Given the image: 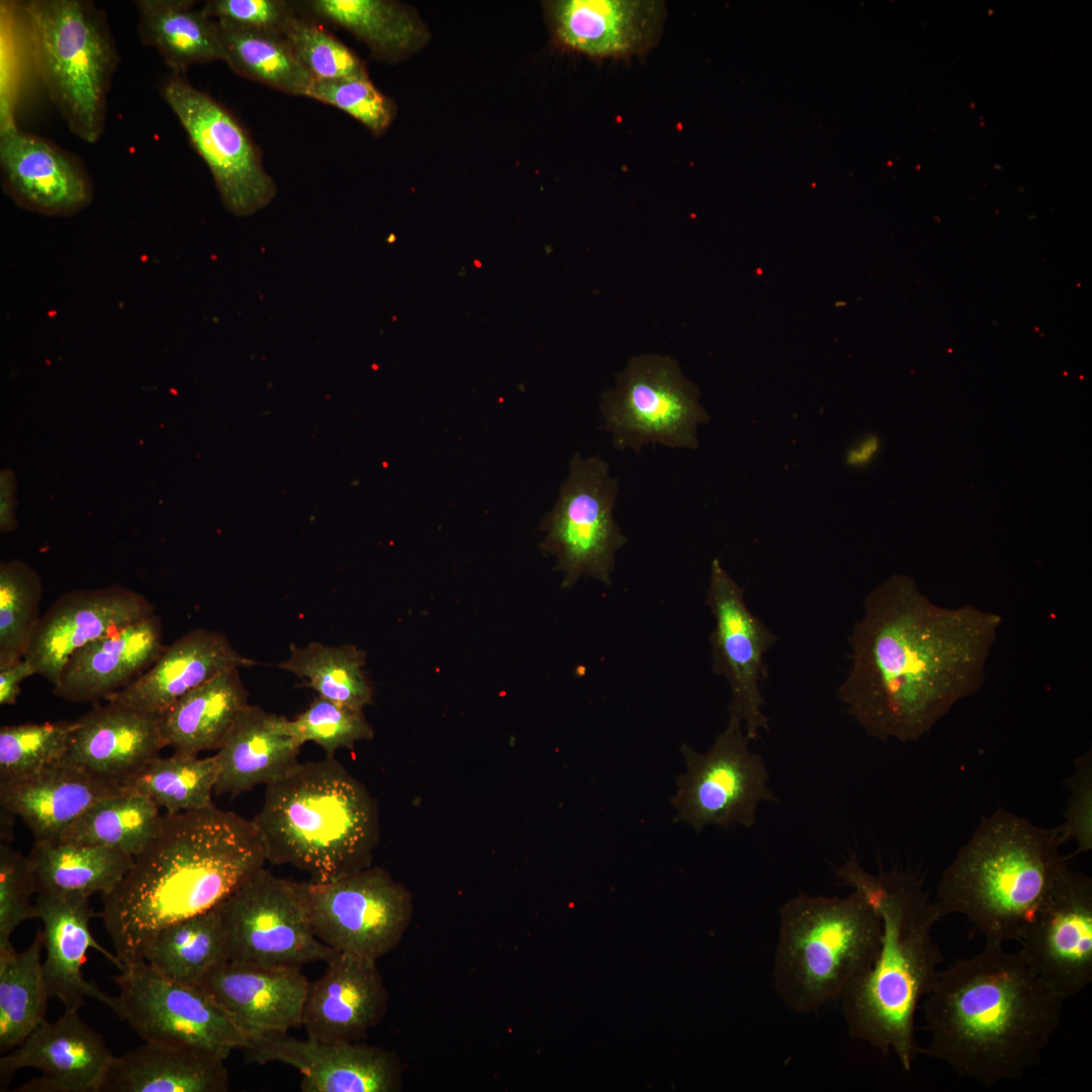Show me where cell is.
<instances>
[{
    "mask_svg": "<svg viewBox=\"0 0 1092 1092\" xmlns=\"http://www.w3.org/2000/svg\"><path fill=\"white\" fill-rule=\"evenodd\" d=\"M1001 622L972 605L940 607L892 574L864 600L838 698L871 737L917 741L981 689Z\"/></svg>",
    "mask_w": 1092,
    "mask_h": 1092,
    "instance_id": "obj_1",
    "label": "cell"
},
{
    "mask_svg": "<svg viewBox=\"0 0 1092 1092\" xmlns=\"http://www.w3.org/2000/svg\"><path fill=\"white\" fill-rule=\"evenodd\" d=\"M267 861L252 820L206 808L163 816L100 916L123 966L143 963L164 928L220 905Z\"/></svg>",
    "mask_w": 1092,
    "mask_h": 1092,
    "instance_id": "obj_2",
    "label": "cell"
},
{
    "mask_svg": "<svg viewBox=\"0 0 1092 1092\" xmlns=\"http://www.w3.org/2000/svg\"><path fill=\"white\" fill-rule=\"evenodd\" d=\"M1066 998L1018 951L985 941L975 956L938 972L923 998L930 1037L922 1054L988 1088L1040 1064Z\"/></svg>",
    "mask_w": 1092,
    "mask_h": 1092,
    "instance_id": "obj_3",
    "label": "cell"
},
{
    "mask_svg": "<svg viewBox=\"0 0 1092 1092\" xmlns=\"http://www.w3.org/2000/svg\"><path fill=\"white\" fill-rule=\"evenodd\" d=\"M837 879L880 915L882 938L871 968L838 1000L848 1033L893 1053L909 1072L922 1054L915 1036L919 1003L931 990L943 961L932 931L941 918L934 900L911 872L872 874L852 855Z\"/></svg>",
    "mask_w": 1092,
    "mask_h": 1092,
    "instance_id": "obj_4",
    "label": "cell"
},
{
    "mask_svg": "<svg viewBox=\"0 0 1092 1092\" xmlns=\"http://www.w3.org/2000/svg\"><path fill=\"white\" fill-rule=\"evenodd\" d=\"M1055 828L997 809L980 821L944 869L934 903L940 917L969 918L985 941L1018 940L1068 869Z\"/></svg>",
    "mask_w": 1092,
    "mask_h": 1092,
    "instance_id": "obj_5",
    "label": "cell"
},
{
    "mask_svg": "<svg viewBox=\"0 0 1092 1092\" xmlns=\"http://www.w3.org/2000/svg\"><path fill=\"white\" fill-rule=\"evenodd\" d=\"M267 861L326 882L369 866L378 837L376 803L335 757L298 762L266 786L252 819Z\"/></svg>",
    "mask_w": 1092,
    "mask_h": 1092,
    "instance_id": "obj_6",
    "label": "cell"
},
{
    "mask_svg": "<svg viewBox=\"0 0 1092 1092\" xmlns=\"http://www.w3.org/2000/svg\"><path fill=\"white\" fill-rule=\"evenodd\" d=\"M774 985L793 1011L838 1001L873 965L881 945L878 912L856 892L799 893L779 910Z\"/></svg>",
    "mask_w": 1092,
    "mask_h": 1092,
    "instance_id": "obj_7",
    "label": "cell"
},
{
    "mask_svg": "<svg viewBox=\"0 0 1092 1092\" xmlns=\"http://www.w3.org/2000/svg\"><path fill=\"white\" fill-rule=\"evenodd\" d=\"M37 72L69 128L86 143L103 131L117 52L105 18L81 0L25 5Z\"/></svg>",
    "mask_w": 1092,
    "mask_h": 1092,
    "instance_id": "obj_8",
    "label": "cell"
},
{
    "mask_svg": "<svg viewBox=\"0 0 1092 1092\" xmlns=\"http://www.w3.org/2000/svg\"><path fill=\"white\" fill-rule=\"evenodd\" d=\"M698 387L670 356L633 357L604 393L601 412L613 445L639 453L646 444L697 449L698 428L709 421Z\"/></svg>",
    "mask_w": 1092,
    "mask_h": 1092,
    "instance_id": "obj_9",
    "label": "cell"
},
{
    "mask_svg": "<svg viewBox=\"0 0 1092 1092\" xmlns=\"http://www.w3.org/2000/svg\"><path fill=\"white\" fill-rule=\"evenodd\" d=\"M742 722L730 716L711 748L701 753L688 744L680 747L687 771L676 778L671 804L674 821L698 833L714 825L727 829L751 828L760 803L777 802L762 756L750 749Z\"/></svg>",
    "mask_w": 1092,
    "mask_h": 1092,
    "instance_id": "obj_10",
    "label": "cell"
},
{
    "mask_svg": "<svg viewBox=\"0 0 1092 1092\" xmlns=\"http://www.w3.org/2000/svg\"><path fill=\"white\" fill-rule=\"evenodd\" d=\"M230 961L272 968L328 962L337 952L312 928L301 883L262 868L220 904Z\"/></svg>",
    "mask_w": 1092,
    "mask_h": 1092,
    "instance_id": "obj_11",
    "label": "cell"
},
{
    "mask_svg": "<svg viewBox=\"0 0 1092 1092\" xmlns=\"http://www.w3.org/2000/svg\"><path fill=\"white\" fill-rule=\"evenodd\" d=\"M301 884L315 935L336 952L377 961L399 943L411 921L410 894L379 868Z\"/></svg>",
    "mask_w": 1092,
    "mask_h": 1092,
    "instance_id": "obj_12",
    "label": "cell"
},
{
    "mask_svg": "<svg viewBox=\"0 0 1092 1092\" xmlns=\"http://www.w3.org/2000/svg\"><path fill=\"white\" fill-rule=\"evenodd\" d=\"M618 491V480L606 460L578 453L572 458L557 500L543 521L542 547L557 557L564 585L574 584L581 575L611 583L615 555L627 542L613 516Z\"/></svg>",
    "mask_w": 1092,
    "mask_h": 1092,
    "instance_id": "obj_13",
    "label": "cell"
},
{
    "mask_svg": "<svg viewBox=\"0 0 1092 1092\" xmlns=\"http://www.w3.org/2000/svg\"><path fill=\"white\" fill-rule=\"evenodd\" d=\"M116 1014L145 1041L186 1045L225 1060L251 1041L200 988L169 980L143 962L115 978Z\"/></svg>",
    "mask_w": 1092,
    "mask_h": 1092,
    "instance_id": "obj_14",
    "label": "cell"
},
{
    "mask_svg": "<svg viewBox=\"0 0 1092 1092\" xmlns=\"http://www.w3.org/2000/svg\"><path fill=\"white\" fill-rule=\"evenodd\" d=\"M162 95L208 167L224 206L238 216L266 207L276 195V184L234 114L179 74L166 79Z\"/></svg>",
    "mask_w": 1092,
    "mask_h": 1092,
    "instance_id": "obj_15",
    "label": "cell"
},
{
    "mask_svg": "<svg viewBox=\"0 0 1092 1092\" xmlns=\"http://www.w3.org/2000/svg\"><path fill=\"white\" fill-rule=\"evenodd\" d=\"M707 605L715 619L711 633L712 670L730 688V716L738 718L750 740L769 730L760 682L766 677L764 654L777 636L747 607L744 589L715 558Z\"/></svg>",
    "mask_w": 1092,
    "mask_h": 1092,
    "instance_id": "obj_16",
    "label": "cell"
},
{
    "mask_svg": "<svg viewBox=\"0 0 1092 1092\" xmlns=\"http://www.w3.org/2000/svg\"><path fill=\"white\" fill-rule=\"evenodd\" d=\"M1018 941L1040 980L1066 999L1083 991L1092 982V879L1068 868Z\"/></svg>",
    "mask_w": 1092,
    "mask_h": 1092,
    "instance_id": "obj_17",
    "label": "cell"
},
{
    "mask_svg": "<svg viewBox=\"0 0 1092 1092\" xmlns=\"http://www.w3.org/2000/svg\"><path fill=\"white\" fill-rule=\"evenodd\" d=\"M155 613L148 598L119 584L67 592L41 615L24 659L55 687L77 650Z\"/></svg>",
    "mask_w": 1092,
    "mask_h": 1092,
    "instance_id": "obj_18",
    "label": "cell"
},
{
    "mask_svg": "<svg viewBox=\"0 0 1092 1092\" xmlns=\"http://www.w3.org/2000/svg\"><path fill=\"white\" fill-rule=\"evenodd\" d=\"M252 1062H279L298 1070L303 1092H392L400 1087V1068L389 1052L357 1041L298 1039L287 1032L251 1041Z\"/></svg>",
    "mask_w": 1092,
    "mask_h": 1092,
    "instance_id": "obj_19",
    "label": "cell"
},
{
    "mask_svg": "<svg viewBox=\"0 0 1092 1092\" xmlns=\"http://www.w3.org/2000/svg\"><path fill=\"white\" fill-rule=\"evenodd\" d=\"M114 1056L102 1035L66 1009L55 1022L43 1021L18 1048L0 1059L2 1082L19 1069L41 1077L21 1091L101 1092Z\"/></svg>",
    "mask_w": 1092,
    "mask_h": 1092,
    "instance_id": "obj_20",
    "label": "cell"
},
{
    "mask_svg": "<svg viewBox=\"0 0 1092 1092\" xmlns=\"http://www.w3.org/2000/svg\"><path fill=\"white\" fill-rule=\"evenodd\" d=\"M557 44L593 59L640 56L658 41L666 15L657 0H555L543 3Z\"/></svg>",
    "mask_w": 1092,
    "mask_h": 1092,
    "instance_id": "obj_21",
    "label": "cell"
},
{
    "mask_svg": "<svg viewBox=\"0 0 1092 1092\" xmlns=\"http://www.w3.org/2000/svg\"><path fill=\"white\" fill-rule=\"evenodd\" d=\"M0 170L6 194L33 212L68 216L92 199L91 181L75 158L14 125L1 130Z\"/></svg>",
    "mask_w": 1092,
    "mask_h": 1092,
    "instance_id": "obj_22",
    "label": "cell"
},
{
    "mask_svg": "<svg viewBox=\"0 0 1092 1092\" xmlns=\"http://www.w3.org/2000/svg\"><path fill=\"white\" fill-rule=\"evenodd\" d=\"M164 747L159 714L107 701L73 721L63 759L97 781L120 788Z\"/></svg>",
    "mask_w": 1092,
    "mask_h": 1092,
    "instance_id": "obj_23",
    "label": "cell"
},
{
    "mask_svg": "<svg viewBox=\"0 0 1092 1092\" xmlns=\"http://www.w3.org/2000/svg\"><path fill=\"white\" fill-rule=\"evenodd\" d=\"M309 982L299 968H272L229 961L200 988L250 1041L301 1025Z\"/></svg>",
    "mask_w": 1092,
    "mask_h": 1092,
    "instance_id": "obj_24",
    "label": "cell"
},
{
    "mask_svg": "<svg viewBox=\"0 0 1092 1092\" xmlns=\"http://www.w3.org/2000/svg\"><path fill=\"white\" fill-rule=\"evenodd\" d=\"M386 1005L376 961L337 952L308 984L301 1025L314 1039L357 1041L381 1020Z\"/></svg>",
    "mask_w": 1092,
    "mask_h": 1092,
    "instance_id": "obj_25",
    "label": "cell"
},
{
    "mask_svg": "<svg viewBox=\"0 0 1092 1092\" xmlns=\"http://www.w3.org/2000/svg\"><path fill=\"white\" fill-rule=\"evenodd\" d=\"M164 649L162 621L155 613L77 650L53 693L73 703L106 701L147 671Z\"/></svg>",
    "mask_w": 1092,
    "mask_h": 1092,
    "instance_id": "obj_26",
    "label": "cell"
},
{
    "mask_svg": "<svg viewBox=\"0 0 1092 1092\" xmlns=\"http://www.w3.org/2000/svg\"><path fill=\"white\" fill-rule=\"evenodd\" d=\"M37 918L43 925V979L49 998L60 1000L65 1009H76L92 997L112 1011L117 1010V997L108 996L87 982L81 971L89 948H94L119 970L124 968L115 954L106 950L92 936L89 923L95 915L88 897L79 894L38 893L35 901Z\"/></svg>",
    "mask_w": 1092,
    "mask_h": 1092,
    "instance_id": "obj_27",
    "label": "cell"
},
{
    "mask_svg": "<svg viewBox=\"0 0 1092 1092\" xmlns=\"http://www.w3.org/2000/svg\"><path fill=\"white\" fill-rule=\"evenodd\" d=\"M255 664L256 661L239 653L224 634L194 629L165 647L147 671L106 701L161 714L184 694L218 673Z\"/></svg>",
    "mask_w": 1092,
    "mask_h": 1092,
    "instance_id": "obj_28",
    "label": "cell"
},
{
    "mask_svg": "<svg viewBox=\"0 0 1092 1092\" xmlns=\"http://www.w3.org/2000/svg\"><path fill=\"white\" fill-rule=\"evenodd\" d=\"M119 787L95 780L67 760L0 784L1 806L19 817L38 842H58L93 804Z\"/></svg>",
    "mask_w": 1092,
    "mask_h": 1092,
    "instance_id": "obj_29",
    "label": "cell"
},
{
    "mask_svg": "<svg viewBox=\"0 0 1092 1092\" xmlns=\"http://www.w3.org/2000/svg\"><path fill=\"white\" fill-rule=\"evenodd\" d=\"M277 715L248 705L214 754V794L238 796L276 782L298 764L301 745L276 728Z\"/></svg>",
    "mask_w": 1092,
    "mask_h": 1092,
    "instance_id": "obj_30",
    "label": "cell"
},
{
    "mask_svg": "<svg viewBox=\"0 0 1092 1092\" xmlns=\"http://www.w3.org/2000/svg\"><path fill=\"white\" fill-rule=\"evenodd\" d=\"M224 1061L186 1045L145 1041L114 1056L101 1092H224Z\"/></svg>",
    "mask_w": 1092,
    "mask_h": 1092,
    "instance_id": "obj_31",
    "label": "cell"
},
{
    "mask_svg": "<svg viewBox=\"0 0 1092 1092\" xmlns=\"http://www.w3.org/2000/svg\"><path fill=\"white\" fill-rule=\"evenodd\" d=\"M240 669H230L187 692L159 714L166 745L174 753L198 755L217 750L249 705Z\"/></svg>",
    "mask_w": 1092,
    "mask_h": 1092,
    "instance_id": "obj_32",
    "label": "cell"
},
{
    "mask_svg": "<svg viewBox=\"0 0 1092 1092\" xmlns=\"http://www.w3.org/2000/svg\"><path fill=\"white\" fill-rule=\"evenodd\" d=\"M307 11L363 41L380 60L396 62L428 40L426 25L406 5L387 0H310Z\"/></svg>",
    "mask_w": 1092,
    "mask_h": 1092,
    "instance_id": "obj_33",
    "label": "cell"
},
{
    "mask_svg": "<svg viewBox=\"0 0 1092 1092\" xmlns=\"http://www.w3.org/2000/svg\"><path fill=\"white\" fill-rule=\"evenodd\" d=\"M139 34L176 73L223 61L217 23L189 0H139Z\"/></svg>",
    "mask_w": 1092,
    "mask_h": 1092,
    "instance_id": "obj_34",
    "label": "cell"
},
{
    "mask_svg": "<svg viewBox=\"0 0 1092 1092\" xmlns=\"http://www.w3.org/2000/svg\"><path fill=\"white\" fill-rule=\"evenodd\" d=\"M27 857L37 894L87 897L110 893L133 860V856L113 847L38 841H34Z\"/></svg>",
    "mask_w": 1092,
    "mask_h": 1092,
    "instance_id": "obj_35",
    "label": "cell"
},
{
    "mask_svg": "<svg viewBox=\"0 0 1092 1092\" xmlns=\"http://www.w3.org/2000/svg\"><path fill=\"white\" fill-rule=\"evenodd\" d=\"M144 961L169 980L199 987L212 970L230 961L220 905L161 930L147 946Z\"/></svg>",
    "mask_w": 1092,
    "mask_h": 1092,
    "instance_id": "obj_36",
    "label": "cell"
},
{
    "mask_svg": "<svg viewBox=\"0 0 1092 1092\" xmlns=\"http://www.w3.org/2000/svg\"><path fill=\"white\" fill-rule=\"evenodd\" d=\"M162 818L151 799L121 789L88 808L58 842L108 846L134 856L155 836Z\"/></svg>",
    "mask_w": 1092,
    "mask_h": 1092,
    "instance_id": "obj_37",
    "label": "cell"
},
{
    "mask_svg": "<svg viewBox=\"0 0 1092 1092\" xmlns=\"http://www.w3.org/2000/svg\"><path fill=\"white\" fill-rule=\"evenodd\" d=\"M42 931L23 951L0 953V1050L23 1042L43 1021L50 999L40 960Z\"/></svg>",
    "mask_w": 1092,
    "mask_h": 1092,
    "instance_id": "obj_38",
    "label": "cell"
},
{
    "mask_svg": "<svg viewBox=\"0 0 1092 1092\" xmlns=\"http://www.w3.org/2000/svg\"><path fill=\"white\" fill-rule=\"evenodd\" d=\"M217 26L223 62L232 71L288 94L306 95L313 78L296 60L284 35Z\"/></svg>",
    "mask_w": 1092,
    "mask_h": 1092,
    "instance_id": "obj_39",
    "label": "cell"
},
{
    "mask_svg": "<svg viewBox=\"0 0 1092 1092\" xmlns=\"http://www.w3.org/2000/svg\"><path fill=\"white\" fill-rule=\"evenodd\" d=\"M214 755L198 757L174 753L157 756L126 780L120 789L144 795L166 814H176L211 806L217 780Z\"/></svg>",
    "mask_w": 1092,
    "mask_h": 1092,
    "instance_id": "obj_40",
    "label": "cell"
},
{
    "mask_svg": "<svg viewBox=\"0 0 1092 1092\" xmlns=\"http://www.w3.org/2000/svg\"><path fill=\"white\" fill-rule=\"evenodd\" d=\"M364 653L352 645L310 642L290 645V655L278 666L304 679L322 698L363 709L372 702V689L363 672Z\"/></svg>",
    "mask_w": 1092,
    "mask_h": 1092,
    "instance_id": "obj_41",
    "label": "cell"
},
{
    "mask_svg": "<svg viewBox=\"0 0 1092 1092\" xmlns=\"http://www.w3.org/2000/svg\"><path fill=\"white\" fill-rule=\"evenodd\" d=\"M42 583L20 560L0 565V667L25 657L41 618Z\"/></svg>",
    "mask_w": 1092,
    "mask_h": 1092,
    "instance_id": "obj_42",
    "label": "cell"
},
{
    "mask_svg": "<svg viewBox=\"0 0 1092 1092\" xmlns=\"http://www.w3.org/2000/svg\"><path fill=\"white\" fill-rule=\"evenodd\" d=\"M276 728L298 744L314 742L334 757L337 750L352 748L356 742L370 739L373 730L362 709L342 705L317 696L294 719L276 717Z\"/></svg>",
    "mask_w": 1092,
    "mask_h": 1092,
    "instance_id": "obj_43",
    "label": "cell"
},
{
    "mask_svg": "<svg viewBox=\"0 0 1092 1092\" xmlns=\"http://www.w3.org/2000/svg\"><path fill=\"white\" fill-rule=\"evenodd\" d=\"M73 722L6 725L0 729V784L62 760Z\"/></svg>",
    "mask_w": 1092,
    "mask_h": 1092,
    "instance_id": "obj_44",
    "label": "cell"
},
{
    "mask_svg": "<svg viewBox=\"0 0 1092 1092\" xmlns=\"http://www.w3.org/2000/svg\"><path fill=\"white\" fill-rule=\"evenodd\" d=\"M284 37L296 60L313 79L368 76L364 63L347 46L304 18L296 16Z\"/></svg>",
    "mask_w": 1092,
    "mask_h": 1092,
    "instance_id": "obj_45",
    "label": "cell"
},
{
    "mask_svg": "<svg viewBox=\"0 0 1092 1092\" xmlns=\"http://www.w3.org/2000/svg\"><path fill=\"white\" fill-rule=\"evenodd\" d=\"M305 96L345 111L375 135L383 133L395 115L394 104L369 76L313 79Z\"/></svg>",
    "mask_w": 1092,
    "mask_h": 1092,
    "instance_id": "obj_46",
    "label": "cell"
},
{
    "mask_svg": "<svg viewBox=\"0 0 1092 1092\" xmlns=\"http://www.w3.org/2000/svg\"><path fill=\"white\" fill-rule=\"evenodd\" d=\"M36 893L28 857L10 846L0 847V953L14 949L11 934L15 928L37 918L30 897Z\"/></svg>",
    "mask_w": 1092,
    "mask_h": 1092,
    "instance_id": "obj_47",
    "label": "cell"
},
{
    "mask_svg": "<svg viewBox=\"0 0 1092 1092\" xmlns=\"http://www.w3.org/2000/svg\"><path fill=\"white\" fill-rule=\"evenodd\" d=\"M1069 792L1063 823L1056 827L1059 840L1063 844L1072 840L1076 843V854L1092 849V753L1091 750L1078 756L1074 761L1073 772L1065 780Z\"/></svg>",
    "mask_w": 1092,
    "mask_h": 1092,
    "instance_id": "obj_48",
    "label": "cell"
},
{
    "mask_svg": "<svg viewBox=\"0 0 1092 1092\" xmlns=\"http://www.w3.org/2000/svg\"><path fill=\"white\" fill-rule=\"evenodd\" d=\"M201 8L218 24L282 35L297 16L283 0H209Z\"/></svg>",
    "mask_w": 1092,
    "mask_h": 1092,
    "instance_id": "obj_49",
    "label": "cell"
},
{
    "mask_svg": "<svg viewBox=\"0 0 1092 1092\" xmlns=\"http://www.w3.org/2000/svg\"><path fill=\"white\" fill-rule=\"evenodd\" d=\"M34 674L32 666L23 658L0 667V705H14L20 694V685Z\"/></svg>",
    "mask_w": 1092,
    "mask_h": 1092,
    "instance_id": "obj_50",
    "label": "cell"
},
{
    "mask_svg": "<svg viewBox=\"0 0 1092 1092\" xmlns=\"http://www.w3.org/2000/svg\"><path fill=\"white\" fill-rule=\"evenodd\" d=\"M879 448V438L875 435H870L848 449L845 461L847 465L851 467L864 466L876 456Z\"/></svg>",
    "mask_w": 1092,
    "mask_h": 1092,
    "instance_id": "obj_51",
    "label": "cell"
}]
</instances>
